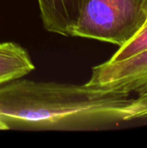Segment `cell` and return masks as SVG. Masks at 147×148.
<instances>
[{
  "label": "cell",
  "instance_id": "obj_5",
  "mask_svg": "<svg viewBox=\"0 0 147 148\" xmlns=\"http://www.w3.org/2000/svg\"><path fill=\"white\" fill-rule=\"evenodd\" d=\"M35 69L27 50L14 42H0V87Z\"/></svg>",
  "mask_w": 147,
  "mask_h": 148
},
{
  "label": "cell",
  "instance_id": "obj_9",
  "mask_svg": "<svg viewBox=\"0 0 147 148\" xmlns=\"http://www.w3.org/2000/svg\"><path fill=\"white\" fill-rule=\"evenodd\" d=\"M146 24H147V22H146Z\"/></svg>",
  "mask_w": 147,
  "mask_h": 148
},
{
  "label": "cell",
  "instance_id": "obj_4",
  "mask_svg": "<svg viewBox=\"0 0 147 148\" xmlns=\"http://www.w3.org/2000/svg\"><path fill=\"white\" fill-rule=\"evenodd\" d=\"M85 0H37L44 29L55 34L71 36Z\"/></svg>",
  "mask_w": 147,
  "mask_h": 148
},
{
  "label": "cell",
  "instance_id": "obj_1",
  "mask_svg": "<svg viewBox=\"0 0 147 148\" xmlns=\"http://www.w3.org/2000/svg\"><path fill=\"white\" fill-rule=\"evenodd\" d=\"M119 98L87 84L16 79L0 87V123L6 130H93L117 123Z\"/></svg>",
  "mask_w": 147,
  "mask_h": 148
},
{
  "label": "cell",
  "instance_id": "obj_6",
  "mask_svg": "<svg viewBox=\"0 0 147 148\" xmlns=\"http://www.w3.org/2000/svg\"><path fill=\"white\" fill-rule=\"evenodd\" d=\"M117 122L131 121L147 118V92L134 98H120L113 108Z\"/></svg>",
  "mask_w": 147,
  "mask_h": 148
},
{
  "label": "cell",
  "instance_id": "obj_2",
  "mask_svg": "<svg viewBox=\"0 0 147 148\" xmlns=\"http://www.w3.org/2000/svg\"><path fill=\"white\" fill-rule=\"evenodd\" d=\"M147 22V0H85L71 36L121 47Z\"/></svg>",
  "mask_w": 147,
  "mask_h": 148
},
{
  "label": "cell",
  "instance_id": "obj_3",
  "mask_svg": "<svg viewBox=\"0 0 147 148\" xmlns=\"http://www.w3.org/2000/svg\"><path fill=\"white\" fill-rule=\"evenodd\" d=\"M88 86L114 97L147 92V49L120 61L109 59L92 69Z\"/></svg>",
  "mask_w": 147,
  "mask_h": 148
},
{
  "label": "cell",
  "instance_id": "obj_8",
  "mask_svg": "<svg viewBox=\"0 0 147 148\" xmlns=\"http://www.w3.org/2000/svg\"><path fill=\"white\" fill-rule=\"evenodd\" d=\"M0 130H6L5 127L3 124H1V123H0Z\"/></svg>",
  "mask_w": 147,
  "mask_h": 148
},
{
  "label": "cell",
  "instance_id": "obj_7",
  "mask_svg": "<svg viewBox=\"0 0 147 148\" xmlns=\"http://www.w3.org/2000/svg\"><path fill=\"white\" fill-rule=\"evenodd\" d=\"M147 49V24L129 42L119 47V49L109 58L110 61H120L128 58Z\"/></svg>",
  "mask_w": 147,
  "mask_h": 148
}]
</instances>
